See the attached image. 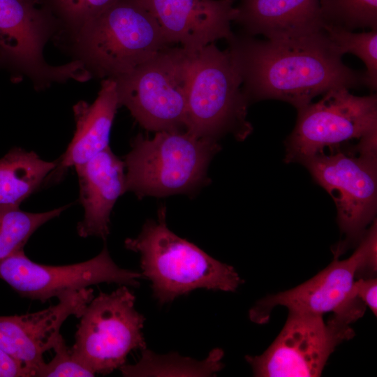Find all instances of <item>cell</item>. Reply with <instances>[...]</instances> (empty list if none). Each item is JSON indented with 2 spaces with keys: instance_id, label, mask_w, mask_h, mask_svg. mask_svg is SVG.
Listing matches in <instances>:
<instances>
[{
  "instance_id": "cell-12",
  "label": "cell",
  "mask_w": 377,
  "mask_h": 377,
  "mask_svg": "<svg viewBox=\"0 0 377 377\" xmlns=\"http://www.w3.org/2000/svg\"><path fill=\"white\" fill-rule=\"evenodd\" d=\"M323 316L289 312L280 333L260 355L245 357L258 377L320 376L336 347L352 339L353 322L333 314Z\"/></svg>"
},
{
  "instance_id": "cell-23",
  "label": "cell",
  "mask_w": 377,
  "mask_h": 377,
  "mask_svg": "<svg viewBox=\"0 0 377 377\" xmlns=\"http://www.w3.org/2000/svg\"><path fill=\"white\" fill-rule=\"evenodd\" d=\"M324 25L377 30V0H319Z\"/></svg>"
},
{
  "instance_id": "cell-24",
  "label": "cell",
  "mask_w": 377,
  "mask_h": 377,
  "mask_svg": "<svg viewBox=\"0 0 377 377\" xmlns=\"http://www.w3.org/2000/svg\"><path fill=\"white\" fill-rule=\"evenodd\" d=\"M323 30L337 50L343 55L352 53L361 59L367 68V87L377 88V30L354 33L339 27L324 25Z\"/></svg>"
},
{
  "instance_id": "cell-15",
  "label": "cell",
  "mask_w": 377,
  "mask_h": 377,
  "mask_svg": "<svg viewBox=\"0 0 377 377\" xmlns=\"http://www.w3.org/2000/svg\"><path fill=\"white\" fill-rule=\"evenodd\" d=\"M159 23L170 45L196 51L234 33L235 0H139Z\"/></svg>"
},
{
  "instance_id": "cell-26",
  "label": "cell",
  "mask_w": 377,
  "mask_h": 377,
  "mask_svg": "<svg viewBox=\"0 0 377 377\" xmlns=\"http://www.w3.org/2000/svg\"><path fill=\"white\" fill-rule=\"evenodd\" d=\"M355 295L369 307L373 313L377 314V280L376 278L355 279L353 285Z\"/></svg>"
},
{
  "instance_id": "cell-9",
  "label": "cell",
  "mask_w": 377,
  "mask_h": 377,
  "mask_svg": "<svg viewBox=\"0 0 377 377\" xmlns=\"http://www.w3.org/2000/svg\"><path fill=\"white\" fill-rule=\"evenodd\" d=\"M135 297L124 285L100 292L80 316L71 348L73 357L95 374H109L126 364L133 350H144L145 317L134 307Z\"/></svg>"
},
{
  "instance_id": "cell-5",
  "label": "cell",
  "mask_w": 377,
  "mask_h": 377,
  "mask_svg": "<svg viewBox=\"0 0 377 377\" xmlns=\"http://www.w3.org/2000/svg\"><path fill=\"white\" fill-rule=\"evenodd\" d=\"M249 103L228 50L210 43L194 52L186 91L187 132L216 141L231 133L243 140L253 129L246 118Z\"/></svg>"
},
{
  "instance_id": "cell-20",
  "label": "cell",
  "mask_w": 377,
  "mask_h": 377,
  "mask_svg": "<svg viewBox=\"0 0 377 377\" xmlns=\"http://www.w3.org/2000/svg\"><path fill=\"white\" fill-rule=\"evenodd\" d=\"M223 352L212 350L202 361L182 357L177 353L158 355L147 348L135 364H124L119 369L124 376H212L223 368Z\"/></svg>"
},
{
  "instance_id": "cell-11",
  "label": "cell",
  "mask_w": 377,
  "mask_h": 377,
  "mask_svg": "<svg viewBox=\"0 0 377 377\" xmlns=\"http://www.w3.org/2000/svg\"><path fill=\"white\" fill-rule=\"evenodd\" d=\"M297 111L295 126L286 140L287 163H302L326 147L339 149L377 133L376 94L357 96L344 87L334 89Z\"/></svg>"
},
{
  "instance_id": "cell-3",
  "label": "cell",
  "mask_w": 377,
  "mask_h": 377,
  "mask_svg": "<svg viewBox=\"0 0 377 377\" xmlns=\"http://www.w3.org/2000/svg\"><path fill=\"white\" fill-rule=\"evenodd\" d=\"M165 207L156 220H148L125 247L140 255L143 277L151 282L153 295L163 304L198 288L235 291L244 281L234 267L221 263L167 226Z\"/></svg>"
},
{
  "instance_id": "cell-22",
  "label": "cell",
  "mask_w": 377,
  "mask_h": 377,
  "mask_svg": "<svg viewBox=\"0 0 377 377\" xmlns=\"http://www.w3.org/2000/svg\"><path fill=\"white\" fill-rule=\"evenodd\" d=\"M55 20L58 33L54 41L69 35L118 0H30Z\"/></svg>"
},
{
  "instance_id": "cell-21",
  "label": "cell",
  "mask_w": 377,
  "mask_h": 377,
  "mask_svg": "<svg viewBox=\"0 0 377 377\" xmlns=\"http://www.w3.org/2000/svg\"><path fill=\"white\" fill-rule=\"evenodd\" d=\"M68 206L40 213L19 207L0 208V263L23 251L31 235L48 221L59 216Z\"/></svg>"
},
{
  "instance_id": "cell-8",
  "label": "cell",
  "mask_w": 377,
  "mask_h": 377,
  "mask_svg": "<svg viewBox=\"0 0 377 377\" xmlns=\"http://www.w3.org/2000/svg\"><path fill=\"white\" fill-rule=\"evenodd\" d=\"M195 51L164 48L116 82L119 105L149 131L185 128L186 91Z\"/></svg>"
},
{
  "instance_id": "cell-14",
  "label": "cell",
  "mask_w": 377,
  "mask_h": 377,
  "mask_svg": "<svg viewBox=\"0 0 377 377\" xmlns=\"http://www.w3.org/2000/svg\"><path fill=\"white\" fill-rule=\"evenodd\" d=\"M91 288L69 291L59 296V302L44 310L0 316V348L17 361L29 377L45 364L43 354L52 349L62 337L60 329L71 316L80 317L94 297Z\"/></svg>"
},
{
  "instance_id": "cell-1",
  "label": "cell",
  "mask_w": 377,
  "mask_h": 377,
  "mask_svg": "<svg viewBox=\"0 0 377 377\" xmlns=\"http://www.w3.org/2000/svg\"><path fill=\"white\" fill-rule=\"evenodd\" d=\"M228 42L249 103L276 99L299 110L330 90L367 86L365 72L343 64L324 30L283 40H260L242 32Z\"/></svg>"
},
{
  "instance_id": "cell-6",
  "label": "cell",
  "mask_w": 377,
  "mask_h": 377,
  "mask_svg": "<svg viewBox=\"0 0 377 377\" xmlns=\"http://www.w3.org/2000/svg\"><path fill=\"white\" fill-rule=\"evenodd\" d=\"M377 268V228L375 220L360 239L357 249L348 258L334 260L313 278L297 287L267 296L249 311L253 323L268 322L276 306L286 307L289 312L323 316L333 312L353 322L361 318L365 304L355 295L354 282L357 276L372 277Z\"/></svg>"
},
{
  "instance_id": "cell-13",
  "label": "cell",
  "mask_w": 377,
  "mask_h": 377,
  "mask_svg": "<svg viewBox=\"0 0 377 377\" xmlns=\"http://www.w3.org/2000/svg\"><path fill=\"white\" fill-rule=\"evenodd\" d=\"M142 277V273L117 265L106 246L89 260L68 265L39 264L23 251L0 263V279L20 296L42 302L101 283L138 287Z\"/></svg>"
},
{
  "instance_id": "cell-25",
  "label": "cell",
  "mask_w": 377,
  "mask_h": 377,
  "mask_svg": "<svg viewBox=\"0 0 377 377\" xmlns=\"http://www.w3.org/2000/svg\"><path fill=\"white\" fill-rule=\"evenodd\" d=\"M54 357L45 364L36 373V377H91L95 374L84 366L73 355L63 337L52 348Z\"/></svg>"
},
{
  "instance_id": "cell-18",
  "label": "cell",
  "mask_w": 377,
  "mask_h": 377,
  "mask_svg": "<svg viewBox=\"0 0 377 377\" xmlns=\"http://www.w3.org/2000/svg\"><path fill=\"white\" fill-rule=\"evenodd\" d=\"M119 107L116 82L112 78L102 80L92 103L82 101L73 106L76 124L74 136L47 177L51 182L59 181L69 168L86 163L109 147L111 128Z\"/></svg>"
},
{
  "instance_id": "cell-16",
  "label": "cell",
  "mask_w": 377,
  "mask_h": 377,
  "mask_svg": "<svg viewBox=\"0 0 377 377\" xmlns=\"http://www.w3.org/2000/svg\"><path fill=\"white\" fill-rule=\"evenodd\" d=\"M84 219L77 227L82 237L105 239L110 233V216L114 203L126 190L124 163L110 147L86 163L76 166Z\"/></svg>"
},
{
  "instance_id": "cell-7",
  "label": "cell",
  "mask_w": 377,
  "mask_h": 377,
  "mask_svg": "<svg viewBox=\"0 0 377 377\" xmlns=\"http://www.w3.org/2000/svg\"><path fill=\"white\" fill-rule=\"evenodd\" d=\"M54 17L30 0H0V68L13 82L27 79L36 90L69 80L92 78L81 62L71 60L52 66L44 57V49L58 33Z\"/></svg>"
},
{
  "instance_id": "cell-2",
  "label": "cell",
  "mask_w": 377,
  "mask_h": 377,
  "mask_svg": "<svg viewBox=\"0 0 377 377\" xmlns=\"http://www.w3.org/2000/svg\"><path fill=\"white\" fill-rule=\"evenodd\" d=\"M54 42L92 77L102 79L128 73L170 46L158 21L139 0H118Z\"/></svg>"
},
{
  "instance_id": "cell-17",
  "label": "cell",
  "mask_w": 377,
  "mask_h": 377,
  "mask_svg": "<svg viewBox=\"0 0 377 377\" xmlns=\"http://www.w3.org/2000/svg\"><path fill=\"white\" fill-rule=\"evenodd\" d=\"M235 8L234 22L253 36L293 39L323 30L319 0H239Z\"/></svg>"
},
{
  "instance_id": "cell-27",
  "label": "cell",
  "mask_w": 377,
  "mask_h": 377,
  "mask_svg": "<svg viewBox=\"0 0 377 377\" xmlns=\"http://www.w3.org/2000/svg\"><path fill=\"white\" fill-rule=\"evenodd\" d=\"M0 377H29V375L17 361L0 348Z\"/></svg>"
},
{
  "instance_id": "cell-4",
  "label": "cell",
  "mask_w": 377,
  "mask_h": 377,
  "mask_svg": "<svg viewBox=\"0 0 377 377\" xmlns=\"http://www.w3.org/2000/svg\"><path fill=\"white\" fill-rule=\"evenodd\" d=\"M124 157L126 190L140 198L188 193L207 183L208 165L220 149L216 140L177 131L142 134Z\"/></svg>"
},
{
  "instance_id": "cell-19",
  "label": "cell",
  "mask_w": 377,
  "mask_h": 377,
  "mask_svg": "<svg viewBox=\"0 0 377 377\" xmlns=\"http://www.w3.org/2000/svg\"><path fill=\"white\" fill-rule=\"evenodd\" d=\"M34 151L10 150L0 159V208L19 207L56 168Z\"/></svg>"
},
{
  "instance_id": "cell-10",
  "label": "cell",
  "mask_w": 377,
  "mask_h": 377,
  "mask_svg": "<svg viewBox=\"0 0 377 377\" xmlns=\"http://www.w3.org/2000/svg\"><path fill=\"white\" fill-rule=\"evenodd\" d=\"M376 149L323 152L304 160L316 182L332 197L337 221L345 235L338 245L337 258L351 244L360 242L369 223L374 220L377 207Z\"/></svg>"
}]
</instances>
